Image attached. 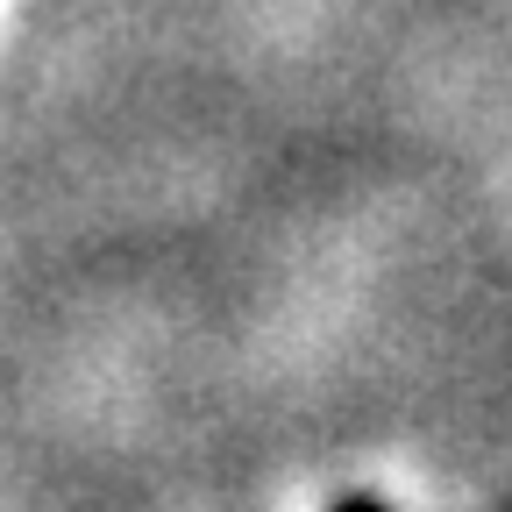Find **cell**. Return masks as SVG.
<instances>
[{
	"instance_id": "6da1fadb",
	"label": "cell",
	"mask_w": 512,
	"mask_h": 512,
	"mask_svg": "<svg viewBox=\"0 0 512 512\" xmlns=\"http://www.w3.org/2000/svg\"><path fill=\"white\" fill-rule=\"evenodd\" d=\"M328 512H384V505H377V498H335Z\"/></svg>"
}]
</instances>
